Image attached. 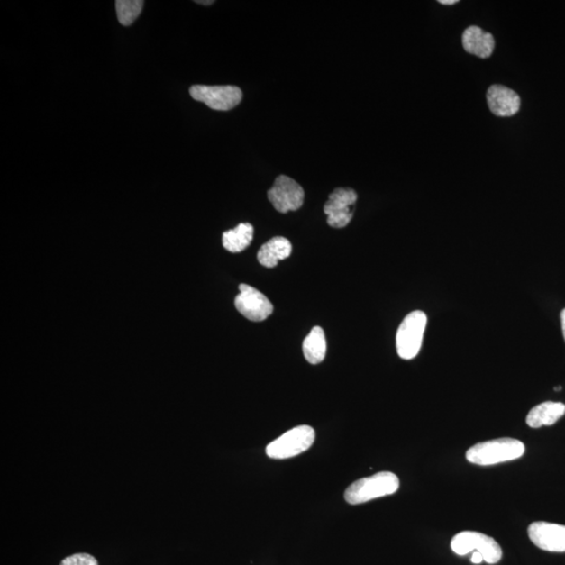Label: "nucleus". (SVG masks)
Instances as JSON below:
<instances>
[{
    "instance_id": "obj_1",
    "label": "nucleus",
    "mask_w": 565,
    "mask_h": 565,
    "mask_svg": "<svg viewBox=\"0 0 565 565\" xmlns=\"http://www.w3.org/2000/svg\"><path fill=\"white\" fill-rule=\"evenodd\" d=\"M524 451L523 442L502 438L472 446L467 451L466 459L472 464L490 466L522 458Z\"/></svg>"
},
{
    "instance_id": "obj_2",
    "label": "nucleus",
    "mask_w": 565,
    "mask_h": 565,
    "mask_svg": "<svg viewBox=\"0 0 565 565\" xmlns=\"http://www.w3.org/2000/svg\"><path fill=\"white\" fill-rule=\"evenodd\" d=\"M399 478L395 473L379 472L350 485L345 492V499L351 505H360L372 499L392 496L399 489Z\"/></svg>"
},
{
    "instance_id": "obj_3",
    "label": "nucleus",
    "mask_w": 565,
    "mask_h": 565,
    "mask_svg": "<svg viewBox=\"0 0 565 565\" xmlns=\"http://www.w3.org/2000/svg\"><path fill=\"white\" fill-rule=\"evenodd\" d=\"M315 432L313 427L301 425L292 428L280 438L272 441L266 448L271 459L284 460L298 456L309 450L314 443Z\"/></svg>"
},
{
    "instance_id": "obj_4",
    "label": "nucleus",
    "mask_w": 565,
    "mask_h": 565,
    "mask_svg": "<svg viewBox=\"0 0 565 565\" xmlns=\"http://www.w3.org/2000/svg\"><path fill=\"white\" fill-rule=\"evenodd\" d=\"M426 324L427 316L422 311H414L401 323L396 337V346L402 360H413L419 354Z\"/></svg>"
},
{
    "instance_id": "obj_5",
    "label": "nucleus",
    "mask_w": 565,
    "mask_h": 565,
    "mask_svg": "<svg viewBox=\"0 0 565 565\" xmlns=\"http://www.w3.org/2000/svg\"><path fill=\"white\" fill-rule=\"evenodd\" d=\"M451 549L457 555L465 556L472 551H479L484 557V561L496 564L502 560L503 551L496 539L478 532H460L452 538Z\"/></svg>"
},
{
    "instance_id": "obj_6",
    "label": "nucleus",
    "mask_w": 565,
    "mask_h": 565,
    "mask_svg": "<svg viewBox=\"0 0 565 565\" xmlns=\"http://www.w3.org/2000/svg\"><path fill=\"white\" fill-rule=\"evenodd\" d=\"M194 100L203 102L206 106L219 112H227L239 105L242 101V90L237 87L194 86L190 88Z\"/></svg>"
},
{
    "instance_id": "obj_7",
    "label": "nucleus",
    "mask_w": 565,
    "mask_h": 565,
    "mask_svg": "<svg viewBox=\"0 0 565 565\" xmlns=\"http://www.w3.org/2000/svg\"><path fill=\"white\" fill-rule=\"evenodd\" d=\"M356 201L357 193L352 188H335L324 206L328 224L334 229L346 227L353 218Z\"/></svg>"
},
{
    "instance_id": "obj_8",
    "label": "nucleus",
    "mask_w": 565,
    "mask_h": 565,
    "mask_svg": "<svg viewBox=\"0 0 565 565\" xmlns=\"http://www.w3.org/2000/svg\"><path fill=\"white\" fill-rule=\"evenodd\" d=\"M269 199L278 212L286 214L300 210L305 198L304 188L295 179L280 175L268 192Z\"/></svg>"
},
{
    "instance_id": "obj_9",
    "label": "nucleus",
    "mask_w": 565,
    "mask_h": 565,
    "mask_svg": "<svg viewBox=\"0 0 565 565\" xmlns=\"http://www.w3.org/2000/svg\"><path fill=\"white\" fill-rule=\"evenodd\" d=\"M240 294L235 298V306L240 314L251 322H263L274 313V305L262 292L248 284L239 286Z\"/></svg>"
},
{
    "instance_id": "obj_10",
    "label": "nucleus",
    "mask_w": 565,
    "mask_h": 565,
    "mask_svg": "<svg viewBox=\"0 0 565 565\" xmlns=\"http://www.w3.org/2000/svg\"><path fill=\"white\" fill-rule=\"evenodd\" d=\"M528 533L539 549L555 553L565 551V525L537 522L530 524Z\"/></svg>"
},
{
    "instance_id": "obj_11",
    "label": "nucleus",
    "mask_w": 565,
    "mask_h": 565,
    "mask_svg": "<svg viewBox=\"0 0 565 565\" xmlns=\"http://www.w3.org/2000/svg\"><path fill=\"white\" fill-rule=\"evenodd\" d=\"M487 103L490 112L502 118L515 115L521 109V97L508 87L492 86L487 92Z\"/></svg>"
},
{
    "instance_id": "obj_12",
    "label": "nucleus",
    "mask_w": 565,
    "mask_h": 565,
    "mask_svg": "<svg viewBox=\"0 0 565 565\" xmlns=\"http://www.w3.org/2000/svg\"><path fill=\"white\" fill-rule=\"evenodd\" d=\"M462 43L467 53L482 58V59L489 58L496 47L495 38L492 34L476 27V25L465 30Z\"/></svg>"
},
{
    "instance_id": "obj_13",
    "label": "nucleus",
    "mask_w": 565,
    "mask_h": 565,
    "mask_svg": "<svg viewBox=\"0 0 565 565\" xmlns=\"http://www.w3.org/2000/svg\"><path fill=\"white\" fill-rule=\"evenodd\" d=\"M564 415L565 405L548 401L532 408L525 421L530 427L539 428L555 424Z\"/></svg>"
},
{
    "instance_id": "obj_14",
    "label": "nucleus",
    "mask_w": 565,
    "mask_h": 565,
    "mask_svg": "<svg viewBox=\"0 0 565 565\" xmlns=\"http://www.w3.org/2000/svg\"><path fill=\"white\" fill-rule=\"evenodd\" d=\"M292 245L288 239L284 237H275L268 243L262 245L258 252V261L265 268H276L278 261L290 257Z\"/></svg>"
},
{
    "instance_id": "obj_15",
    "label": "nucleus",
    "mask_w": 565,
    "mask_h": 565,
    "mask_svg": "<svg viewBox=\"0 0 565 565\" xmlns=\"http://www.w3.org/2000/svg\"><path fill=\"white\" fill-rule=\"evenodd\" d=\"M326 351L327 343L324 330L321 327H314L303 342L305 359L311 365H318L326 357Z\"/></svg>"
},
{
    "instance_id": "obj_16",
    "label": "nucleus",
    "mask_w": 565,
    "mask_h": 565,
    "mask_svg": "<svg viewBox=\"0 0 565 565\" xmlns=\"http://www.w3.org/2000/svg\"><path fill=\"white\" fill-rule=\"evenodd\" d=\"M253 238V226L251 223H240L236 229L227 231L223 235V244L226 251L232 253L248 249Z\"/></svg>"
},
{
    "instance_id": "obj_17",
    "label": "nucleus",
    "mask_w": 565,
    "mask_h": 565,
    "mask_svg": "<svg viewBox=\"0 0 565 565\" xmlns=\"http://www.w3.org/2000/svg\"><path fill=\"white\" fill-rule=\"evenodd\" d=\"M144 4L142 0H118L115 3V8L120 23L126 27L132 24L141 15Z\"/></svg>"
},
{
    "instance_id": "obj_18",
    "label": "nucleus",
    "mask_w": 565,
    "mask_h": 565,
    "mask_svg": "<svg viewBox=\"0 0 565 565\" xmlns=\"http://www.w3.org/2000/svg\"><path fill=\"white\" fill-rule=\"evenodd\" d=\"M60 565H99V563L93 555L77 553L64 558Z\"/></svg>"
},
{
    "instance_id": "obj_19",
    "label": "nucleus",
    "mask_w": 565,
    "mask_h": 565,
    "mask_svg": "<svg viewBox=\"0 0 565 565\" xmlns=\"http://www.w3.org/2000/svg\"><path fill=\"white\" fill-rule=\"evenodd\" d=\"M471 561L474 564L482 563L484 561V557L482 554L479 553V551H474L472 558H471Z\"/></svg>"
},
{
    "instance_id": "obj_20",
    "label": "nucleus",
    "mask_w": 565,
    "mask_h": 565,
    "mask_svg": "<svg viewBox=\"0 0 565 565\" xmlns=\"http://www.w3.org/2000/svg\"><path fill=\"white\" fill-rule=\"evenodd\" d=\"M439 3L444 5H452L458 4L459 2L458 0H440Z\"/></svg>"
},
{
    "instance_id": "obj_21",
    "label": "nucleus",
    "mask_w": 565,
    "mask_h": 565,
    "mask_svg": "<svg viewBox=\"0 0 565 565\" xmlns=\"http://www.w3.org/2000/svg\"><path fill=\"white\" fill-rule=\"evenodd\" d=\"M561 324H562L563 336L565 340V309H563L561 313Z\"/></svg>"
},
{
    "instance_id": "obj_22",
    "label": "nucleus",
    "mask_w": 565,
    "mask_h": 565,
    "mask_svg": "<svg viewBox=\"0 0 565 565\" xmlns=\"http://www.w3.org/2000/svg\"><path fill=\"white\" fill-rule=\"evenodd\" d=\"M196 3L199 4V5H210L214 4L213 0H210V2H200V0H199V2H196Z\"/></svg>"
},
{
    "instance_id": "obj_23",
    "label": "nucleus",
    "mask_w": 565,
    "mask_h": 565,
    "mask_svg": "<svg viewBox=\"0 0 565 565\" xmlns=\"http://www.w3.org/2000/svg\"><path fill=\"white\" fill-rule=\"evenodd\" d=\"M561 389H562V387H555V391H557V392H558V391H561Z\"/></svg>"
}]
</instances>
